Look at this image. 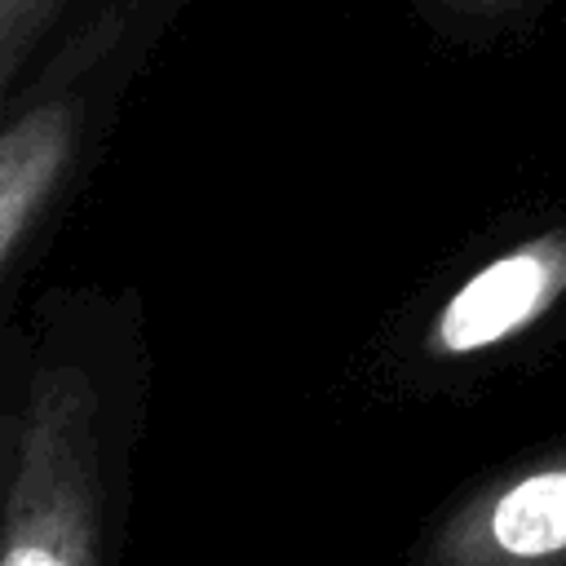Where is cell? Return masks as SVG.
Instances as JSON below:
<instances>
[{
	"mask_svg": "<svg viewBox=\"0 0 566 566\" xmlns=\"http://www.w3.org/2000/svg\"><path fill=\"white\" fill-rule=\"evenodd\" d=\"M4 473L0 566H102V442L84 367L31 371Z\"/></svg>",
	"mask_w": 566,
	"mask_h": 566,
	"instance_id": "6da1fadb",
	"label": "cell"
},
{
	"mask_svg": "<svg viewBox=\"0 0 566 566\" xmlns=\"http://www.w3.org/2000/svg\"><path fill=\"white\" fill-rule=\"evenodd\" d=\"M416 566H566V447L460 500L420 544Z\"/></svg>",
	"mask_w": 566,
	"mask_h": 566,
	"instance_id": "7a4b0ae2",
	"label": "cell"
},
{
	"mask_svg": "<svg viewBox=\"0 0 566 566\" xmlns=\"http://www.w3.org/2000/svg\"><path fill=\"white\" fill-rule=\"evenodd\" d=\"M566 296V230H544L478 265L433 314L429 349L469 358L539 323Z\"/></svg>",
	"mask_w": 566,
	"mask_h": 566,
	"instance_id": "3957f363",
	"label": "cell"
},
{
	"mask_svg": "<svg viewBox=\"0 0 566 566\" xmlns=\"http://www.w3.org/2000/svg\"><path fill=\"white\" fill-rule=\"evenodd\" d=\"M75 106L66 97H44L22 119L9 124L0 142V265L4 274L18 265L22 243L31 239L44 203L53 199L71 146H75Z\"/></svg>",
	"mask_w": 566,
	"mask_h": 566,
	"instance_id": "277c9868",
	"label": "cell"
},
{
	"mask_svg": "<svg viewBox=\"0 0 566 566\" xmlns=\"http://www.w3.org/2000/svg\"><path fill=\"white\" fill-rule=\"evenodd\" d=\"M49 9H53V0H0V80L4 84L18 75Z\"/></svg>",
	"mask_w": 566,
	"mask_h": 566,
	"instance_id": "5b68a950",
	"label": "cell"
},
{
	"mask_svg": "<svg viewBox=\"0 0 566 566\" xmlns=\"http://www.w3.org/2000/svg\"><path fill=\"white\" fill-rule=\"evenodd\" d=\"M455 18H469V22H486V18H509L517 13L526 0H442Z\"/></svg>",
	"mask_w": 566,
	"mask_h": 566,
	"instance_id": "8992f818",
	"label": "cell"
}]
</instances>
